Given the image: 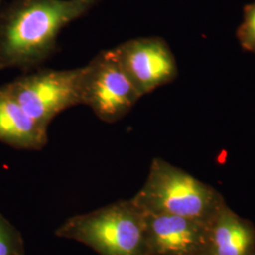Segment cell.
I'll return each instance as SVG.
<instances>
[{"label": "cell", "instance_id": "6da1fadb", "mask_svg": "<svg viewBox=\"0 0 255 255\" xmlns=\"http://www.w3.org/2000/svg\"><path fill=\"white\" fill-rule=\"evenodd\" d=\"M101 0H14L0 11V70H29L53 54L57 38Z\"/></svg>", "mask_w": 255, "mask_h": 255}, {"label": "cell", "instance_id": "7a4b0ae2", "mask_svg": "<svg viewBox=\"0 0 255 255\" xmlns=\"http://www.w3.org/2000/svg\"><path fill=\"white\" fill-rule=\"evenodd\" d=\"M130 201L144 214L179 216L206 225L226 202L216 188L161 158L153 159L145 184Z\"/></svg>", "mask_w": 255, "mask_h": 255}, {"label": "cell", "instance_id": "3957f363", "mask_svg": "<svg viewBox=\"0 0 255 255\" xmlns=\"http://www.w3.org/2000/svg\"><path fill=\"white\" fill-rule=\"evenodd\" d=\"M56 234L101 255H148L145 217L130 200L74 217Z\"/></svg>", "mask_w": 255, "mask_h": 255}, {"label": "cell", "instance_id": "277c9868", "mask_svg": "<svg viewBox=\"0 0 255 255\" xmlns=\"http://www.w3.org/2000/svg\"><path fill=\"white\" fill-rule=\"evenodd\" d=\"M81 69L82 104L104 122L115 123L124 118L142 98L114 48L101 51Z\"/></svg>", "mask_w": 255, "mask_h": 255}, {"label": "cell", "instance_id": "5b68a950", "mask_svg": "<svg viewBox=\"0 0 255 255\" xmlns=\"http://www.w3.org/2000/svg\"><path fill=\"white\" fill-rule=\"evenodd\" d=\"M81 72L40 70L7 84L12 96L27 115L43 128L64 110L82 104Z\"/></svg>", "mask_w": 255, "mask_h": 255}, {"label": "cell", "instance_id": "8992f818", "mask_svg": "<svg viewBox=\"0 0 255 255\" xmlns=\"http://www.w3.org/2000/svg\"><path fill=\"white\" fill-rule=\"evenodd\" d=\"M114 50L141 97L173 82L178 76L176 59L161 37L128 40Z\"/></svg>", "mask_w": 255, "mask_h": 255}, {"label": "cell", "instance_id": "52a82bcc", "mask_svg": "<svg viewBox=\"0 0 255 255\" xmlns=\"http://www.w3.org/2000/svg\"><path fill=\"white\" fill-rule=\"evenodd\" d=\"M144 217L148 255H203L209 225L171 215L144 214Z\"/></svg>", "mask_w": 255, "mask_h": 255}, {"label": "cell", "instance_id": "ba28073f", "mask_svg": "<svg viewBox=\"0 0 255 255\" xmlns=\"http://www.w3.org/2000/svg\"><path fill=\"white\" fill-rule=\"evenodd\" d=\"M202 255H255V226L225 202L209 225Z\"/></svg>", "mask_w": 255, "mask_h": 255}, {"label": "cell", "instance_id": "9c48e42d", "mask_svg": "<svg viewBox=\"0 0 255 255\" xmlns=\"http://www.w3.org/2000/svg\"><path fill=\"white\" fill-rule=\"evenodd\" d=\"M0 141L24 149H41L47 142V128L27 115L7 84L0 87Z\"/></svg>", "mask_w": 255, "mask_h": 255}, {"label": "cell", "instance_id": "30bf717a", "mask_svg": "<svg viewBox=\"0 0 255 255\" xmlns=\"http://www.w3.org/2000/svg\"><path fill=\"white\" fill-rule=\"evenodd\" d=\"M237 37L244 50L255 54V2L245 6L244 20L237 28Z\"/></svg>", "mask_w": 255, "mask_h": 255}, {"label": "cell", "instance_id": "8fae6325", "mask_svg": "<svg viewBox=\"0 0 255 255\" xmlns=\"http://www.w3.org/2000/svg\"><path fill=\"white\" fill-rule=\"evenodd\" d=\"M17 248L12 229L0 217V255H16Z\"/></svg>", "mask_w": 255, "mask_h": 255}]
</instances>
